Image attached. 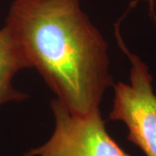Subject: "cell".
I'll return each mask as SVG.
<instances>
[{
  "label": "cell",
  "instance_id": "6da1fadb",
  "mask_svg": "<svg viewBox=\"0 0 156 156\" xmlns=\"http://www.w3.org/2000/svg\"><path fill=\"white\" fill-rule=\"evenodd\" d=\"M28 68H35L68 109L100 108L114 86L108 44L80 0H14L5 26Z\"/></svg>",
  "mask_w": 156,
  "mask_h": 156
},
{
  "label": "cell",
  "instance_id": "7a4b0ae2",
  "mask_svg": "<svg viewBox=\"0 0 156 156\" xmlns=\"http://www.w3.org/2000/svg\"><path fill=\"white\" fill-rule=\"evenodd\" d=\"M116 36L132 66L130 83L114 84L115 97L109 118L127 126L128 140L146 156H156V95L153 91V78L145 63L128 51L118 30Z\"/></svg>",
  "mask_w": 156,
  "mask_h": 156
},
{
  "label": "cell",
  "instance_id": "3957f363",
  "mask_svg": "<svg viewBox=\"0 0 156 156\" xmlns=\"http://www.w3.org/2000/svg\"><path fill=\"white\" fill-rule=\"evenodd\" d=\"M50 106L56 123L53 134L23 156H129L108 133L100 108L76 114L57 99Z\"/></svg>",
  "mask_w": 156,
  "mask_h": 156
},
{
  "label": "cell",
  "instance_id": "277c9868",
  "mask_svg": "<svg viewBox=\"0 0 156 156\" xmlns=\"http://www.w3.org/2000/svg\"><path fill=\"white\" fill-rule=\"evenodd\" d=\"M27 65L17 44L5 27L0 30V105L9 101H21L27 95L14 89V76Z\"/></svg>",
  "mask_w": 156,
  "mask_h": 156
},
{
  "label": "cell",
  "instance_id": "5b68a950",
  "mask_svg": "<svg viewBox=\"0 0 156 156\" xmlns=\"http://www.w3.org/2000/svg\"><path fill=\"white\" fill-rule=\"evenodd\" d=\"M149 1H151V2H153V1H154V0H149Z\"/></svg>",
  "mask_w": 156,
  "mask_h": 156
}]
</instances>
